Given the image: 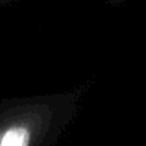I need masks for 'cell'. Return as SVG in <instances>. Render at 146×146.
Here are the masks:
<instances>
[{"instance_id": "obj_1", "label": "cell", "mask_w": 146, "mask_h": 146, "mask_svg": "<svg viewBox=\"0 0 146 146\" xmlns=\"http://www.w3.org/2000/svg\"><path fill=\"white\" fill-rule=\"evenodd\" d=\"M32 133L25 126H13L0 135V146H30Z\"/></svg>"}]
</instances>
